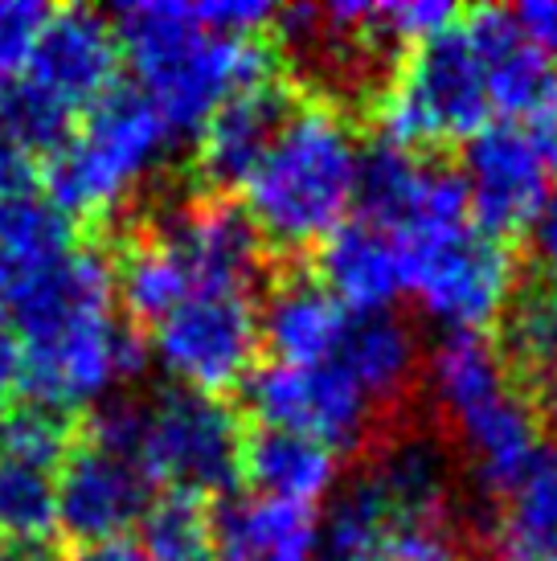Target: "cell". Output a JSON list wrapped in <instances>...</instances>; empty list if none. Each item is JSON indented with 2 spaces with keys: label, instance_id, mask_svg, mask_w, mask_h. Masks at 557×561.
Here are the masks:
<instances>
[{
  "label": "cell",
  "instance_id": "obj_38",
  "mask_svg": "<svg viewBox=\"0 0 557 561\" xmlns=\"http://www.w3.org/2000/svg\"><path fill=\"white\" fill-rule=\"evenodd\" d=\"M528 299L549 316V324L557 328V250L542 254V275H537V287L528 291Z\"/></svg>",
  "mask_w": 557,
  "mask_h": 561
},
{
  "label": "cell",
  "instance_id": "obj_30",
  "mask_svg": "<svg viewBox=\"0 0 557 561\" xmlns=\"http://www.w3.org/2000/svg\"><path fill=\"white\" fill-rule=\"evenodd\" d=\"M78 115L54 103L49 94H42L30 82H16L9 87V99H4V111H0V131L30 157V152H54L70 140Z\"/></svg>",
  "mask_w": 557,
  "mask_h": 561
},
{
  "label": "cell",
  "instance_id": "obj_27",
  "mask_svg": "<svg viewBox=\"0 0 557 561\" xmlns=\"http://www.w3.org/2000/svg\"><path fill=\"white\" fill-rule=\"evenodd\" d=\"M111 266H115V304L139 324L164 320L181 299L193 296V283L181 263L148 230L132 238Z\"/></svg>",
  "mask_w": 557,
  "mask_h": 561
},
{
  "label": "cell",
  "instance_id": "obj_9",
  "mask_svg": "<svg viewBox=\"0 0 557 561\" xmlns=\"http://www.w3.org/2000/svg\"><path fill=\"white\" fill-rule=\"evenodd\" d=\"M247 405L259 426L316 438L332 451L361 447L373 431L377 405L356 390V381L337 365H278L263 360L247 377Z\"/></svg>",
  "mask_w": 557,
  "mask_h": 561
},
{
  "label": "cell",
  "instance_id": "obj_35",
  "mask_svg": "<svg viewBox=\"0 0 557 561\" xmlns=\"http://www.w3.org/2000/svg\"><path fill=\"white\" fill-rule=\"evenodd\" d=\"M521 127H525V136L533 140V148L542 152L545 169L554 172V181H557V99L545 111H537L533 119H525Z\"/></svg>",
  "mask_w": 557,
  "mask_h": 561
},
{
  "label": "cell",
  "instance_id": "obj_21",
  "mask_svg": "<svg viewBox=\"0 0 557 561\" xmlns=\"http://www.w3.org/2000/svg\"><path fill=\"white\" fill-rule=\"evenodd\" d=\"M320 520L311 508L266 500L254 492L214 508V561H316Z\"/></svg>",
  "mask_w": 557,
  "mask_h": 561
},
{
  "label": "cell",
  "instance_id": "obj_23",
  "mask_svg": "<svg viewBox=\"0 0 557 561\" xmlns=\"http://www.w3.org/2000/svg\"><path fill=\"white\" fill-rule=\"evenodd\" d=\"M242 476H247L254 496L316 508L320 500L337 496L341 459H337L332 447L316 443V438L259 426L242 443Z\"/></svg>",
  "mask_w": 557,
  "mask_h": 561
},
{
  "label": "cell",
  "instance_id": "obj_25",
  "mask_svg": "<svg viewBox=\"0 0 557 561\" xmlns=\"http://www.w3.org/2000/svg\"><path fill=\"white\" fill-rule=\"evenodd\" d=\"M75 242V221L37 188H21L0 202V291L62 263Z\"/></svg>",
  "mask_w": 557,
  "mask_h": 561
},
{
  "label": "cell",
  "instance_id": "obj_14",
  "mask_svg": "<svg viewBox=\"0 0 557 561\" xmlns=\"http://www.w3.org/2000/svg\"><path fill=\"white\" fill-rule=\"evenodd\" d=\"M124 49L115 37L107 13H94L82 4L54 9L42 42L25 66V82L62 103L70 115H87L94 103H103L120 82Z\"/></svg>",
  "mask_w": 557,
  "mask_h": 561
},
{
  "label": "cell",
  "instance_id": "obj_32",
  "mask_svg": "<svg viewBox=\"0 0 557 561\" xmlns=\"http://www.w3.org/2000/svg\"><path fill=\"white\" fill-rule=\"evenodd\" d=\"M370 561H467L451 520H410L394 525Z\"/></svg>",
  "mask_w": 557,
  "mask_h": 561
},
{
  "label": "cell",
  "instance_id": "obj_31",
  "mask_svg": "<svg viewBox=\"0 0 557 561\" xmlns=\"http://www.w3.org/2000/svg\"><path fill=\"white\" fill-rule=\"evenodd\" d=\"M0 451L58 471L62 459L70 455V422H66V414L46 410V405H16L4 422Z\"/></svg>",
  "mask_w": 557,
  "mask_h": 561
},
{
  "label": "cell",
  "instance_id": "obj_6",
  "mask_svg": "<svg viewBox=\"0 0 557 561\" xmlns=\"http://www.w3.org/2000/svg\"><path fill=\"white\" fill-rule=\"evenodd\" d=\"M402 259V296L431 324L451 332H488L516 304L521 266L504 238L480 230L476 221H451L434 230L394 238Z\"/></svg>",
  "mask_w": 557,
  "mask_h": 561
},
{
  "label": "cell",
  "instance_id": "obj_20",
  "mask_svg": "<svg viewBox=\"0 0 557 561\" xmlns=\"http://www.w3.org/2000/svg\"><path fill=\"white\" fill-rule=\"evenodd\" d=\"M316 279L349 312H389L394 299L402 296L398 242L370 221H344L337 234L316 247Z\"/></svg>",
  "mask_w": 557,
  "mask_h": 561
},
{
  "label": "cell",
  "instance_id": "obj_26",
  "mask_svg": "<svg viewBox=\"0 0 557 561\" xmlns=\"http://www.w3.org/2000/svg\"><path fill=\"white\" fill-rule=\"evenodd\" d=\"M488 549L492 561H557V451L500 500Z\"/></svg>",
  "mask_w": 557,
  "mask_h": 561
},
{
  "label": "cell",
  "instance_id": "obj_16",
  "mask_svg": "<svg viewBox=\"0 0 557 561\" xmlns=\"http://www.w3.org/2000/svg\"><path fill=\"white\" fill-rule=\"evenodd\" d=\"M451 435H455V447L464 451V463L476 488L496 500L509 496L549 451L537 410L521 390L504 393L492 405L476 410L471 419L451 426Z\"/></svg>",
  "mask_w": 557,
  "mask_h": 561
},
{
  "label": "cell",
  "instance_id": "obj_7",
  "mask_svg": "<svg viewBox=\"0 0 557 561\" xmlns=\"http://www.w3.org/2000/svg\"><path fill=\"white\" fill-rule=\"evenodd\" d=\"M242 422L226 398L197 390H160L144 402L139 463L164 492L217 496L242 476Z\"/></svg>",
  "mask_w": 557,
  "mask_h": 561
},
{
  "label": "cell",
  "instance_id": "obj_5",
  "mask_svg": "<svg viewBox=\"0 0 557 561\" xmlns=\"http://www.w3.org/2000/svg\"><path fill=\"white\" fill-rule=\"evenodd\" d=\"M373 115L382 127V144L410 152L451 140L467 144L476 131L496 124L484 62L464 16L406 54L377 94Z\"/></svg>",
  "mask_w": 557,
  "mask_h": 561
},
{
  "label": "cell",
  "instance_id": "obj_18",
  "mask_svg": "<svg viewBox=\"0 0 557 561\" xmlns=\"http://www.w3.org/2000/svg\"><path fill=\"white\" fill-rule=\"evenodd\" d=\"M361 480L373 496L382 500L394 525L410 520H447L451 516V492H455V471L451 455L427 431H402L389 435L373 451L370 468L361 471Z\"/></svg>",
  "mask_w": 557,
  "mask_h": 561
},
{
  "label": "cell",
  "instance_id": "obj_10",
  "mask_svg": "<svg viewBox=\"0 0 557 561\" xmlns=\"http://www.w3.org/2000/svg\"><path fill=\"white\" fill-rule=\"evenodd\" d=\"M471 205V221L496 238L528 234L533 221L557 193L554 172L545 169L521 124H488L464 144L459 164Z\"/></svg>",
  "mask_w": 557,
  "mask_h": 561
},
{
  "label": "cell",
  "instance_id": "obj_34",
  "mask_svg": "<svg viewBox=\"0 0 557 561\" xmlns=\"http://www.w3.org/2000/svg\"><path fill=\"white\" fill-rule=\"evenodd\" d=\"M509 16L528 46L537 49V54H545L549 62H557V0H525V4H512Z\"/></svg>",
  "mask_w": 557,
  "mask_h": 561
},
{
  "label": "cell",
  "instance_id": "obj_8",
  "mask_svg": "<svg viewBox=\"0 0 557 561\" xmlns=\"http://www.w3.org/2000/svg\"><path fill=\"white\" fill-rule=\"evenodd\" d=\"M148 348L181 390L226 398L259 369V304L247 291H193L156 320Z\"/></svg>",
  "mask_w": 557,
  "mask_h": 561
},
{
  "label": "cell",
  "instance_id": "obj_37",
  "mask_svg": "<svg viewBox=\"0 0 557 561\" xmlns=\"http://www.w3.org/2000/svg\"><path fill=\"white\" fill-rule=\"evenodd\" d=\"M16 381H21V341L0 312V393H9Z\"/></svg>",
  "mask_w": 557,
  "mask_h": 561
},
{
  "label": "cell",
  "instance_id": "obj_40",
  "mask_svg": "<svg viewBox=\"0 0 557 561\" xmlns=\"http://www.w3.org/2000/svg\"><path fill=\"white\" fill-rule=\"evenodd\" d=\"M13 414V405H9V393H0V435H4V422Z\"/></svg>",
  "mask_w": 557,
  "mask_h": 561
},
{
  "label": "cell",
  "instance_id": "obj_3",
  "mask_svg": "<svg viewBox=\"0 0 557 561\" xmlns=\"http://www.w3.org/2000/svg\"><path fill=\"white\" fill-rule=\"evenodd\" d=\"M361 157V136L337 103H299L238 185L259 238L304 250L337 234L356 205Z\"/></svg>",
  "mask_w": 557,
  "mask_h": 561
},
{
  "label": "cell",
  "instance_id": "obj_17",
  "mask_svg": "<svg viewBox=\"0 0 557 561\" xmlns=\"http://www.w3.org/2000/svg\"><path fill=\"white\" fill-rule=\"evenodd\" d=\"M471 46L484 62L492 115L500 124H525L557 99V62L516 33L509 9H476L464 16Z\"/></svg>",
  "mask_w": 557,
  "mask_h": 561
},
{
  "label": "cell",
  "instance_id": "obj_1",
  "mask_svg": "<svg viewBox=\"0 0 557 561\" xmlns=\"http://www.w3.org/2000/svg\"><path fill=\"white\" fill-rule=\"evenodd\" d=\"M115 266L91 247L0 291L21 341V390L33 405L70 414L103 405L148 365V344L115 312Z\"/></svg>",
  "mask_w": 557,
  "mask_h": 561
},
{
  "label": "cell",
  "instance_id": "obj_4",
  "mask_svg": "<svg viewBox=\"0 0 557 561\" xmlns=\"http://www.w3.org/2000/svg\"><path fill=\"white\" fill-rule=\"evenodd\" d=\"M172 131L139 91H115L75 124L46 157V193L66 218H111L156 176Z\"/></svg>",
  "mask_w": 557,
  "mask_h": 561
},
{
  "label": "cell",
  "instance_id": "obj_36",
  "mask_svg": "<svg viewBox=\"0 0 557 561\" xmlns=\"http://www.w3.org/2000/svg\"><path fill=\"white\" fill-rule=\"evenodd\" d=\"M21 188H30V157L0 131V202Z\"/></svg>",
  "mask_w": 557,
  "mask_h": 561
},
{
  "label": "cell",
  "instance_id": "obj_15",
  "mask_svg": "<svg viewBox=\"0 0 557 561\" xmlns=\"http://www.w3.org/2000/svg\"><path fill=\"white\" fill-rule=\"evenodd\" d=\"M299 107L278 79H266L259 87L238 91L230 103L214 111V119L197 136V172L214 188H238L250 176V169L263 160L278 127L292 119Z\"/></svg>",
  "mask_w": 557,
  "mask_h": 561
},
{
  "label": "cell",
  "instance_id": "obj_11",
  "mask_svg": "<svg viewBox=\"0 0 557 561\" xmlns=\"http://www.w3.org/2000/svg\"><path fill=\"white\" fill-rule=\"evenodd\" d=\"M148 234L169 250L193 291H247L263 271V238L230 197H189L160 209Z\"/></svg>",
  "mask_w": 557,
  "mask_h": 561
},
{
  "label": "cell",
  "instance_id": "obj_33",
  "mask_svg": "<svg viewBox=\"0 0 557 561\" xmlns=\"http://www.w3.org/2000/svg\"><path fill=\"white\" fill-rule=\"evenodd\" d=\"M46 4L37 0H0V79L33 62V49L49 25Z\"/></svg>",
  "mask_w": 557,
  "mask_h": 561
},
{
  "label": "cell",
  "instance_id": "obj_22",
  "mask_svg": "<svg viewBox=\"0 0 557 561\" xmlns=\"http://www.w3.org/2000/svg\"><path fill=\"white\" fill-rule=\"evenodd\" d=\"M418 377H422V390L431 398L434 414L447 426H459L476 410L516 390V377H512L500 344H492L480 332H451V336H443L422 357V374Z\"/></svg>",
  "mask_w": 557,
  "mask_h": 561
},
{
  "label": "cell",
  "instance_id": "obj_2",
  "mask_svg": "<svg viewBox=\"0 0 557 561\" xmlns=\"http://www.w3.org/2000/svg\"><path fill=\"white\" fill-rule=\"evenodd\" d=\"M111 25L136 75V91L152 103L172 140L202 136L221 103L275 79V58L263 37L214 33L181 0H136L115 9Z\"/></svg>",
  "mask_w": 557,
  "mask_h": 561
},
{
  "label": "cell",
  "instance_id": "obj_24",
  "mask_svg": "<svg viewBox=\"0 0 557 561\" xmlns=\"http://www.w3.org/2000/svg\"><path fill=\"white\" fill-rule=\"evenodd\" d=\"M332 365L353 377L356 390L382 410V405L402 402L406 390L418 381V374H422V353H418L414 328L406 324L402 316L353 312Z\"/></svg>",
  "mask_w": 557,
  "mask_h": 561
},
{
  "label": "cell",
  "instance_id": "obj_13",
  "mask_svg": "<svg viewBox=\"0 0 557 561\" xmlns=\"http://www.w3.org/2000/svg\"><path fill=\"white\" fill-rule=\"evenodd\" d=\"M156 500V480L136 455L99 443L70 447L58 468V529L78 546L124 541Z\"/></svg>",
  "mask_w": 557,
  "mask_h": 561
},
{
  "label": "cell",
  "instance_id": "obj_28",
  "mask_svg": "<svg viewBox=\"0 0 557 561\" xmlns=\"http://www.w3.org/2000/svg\"><path fill=\"white\" fill-rule=\"evenodd\" d=\"M58 533V471L0 451V537L42 549Z\"/></svg>",
  "mask_w": 557,
  "mask_h": 561
},
{
  "label": "cell",
  "instance_id": "obj_39",
  "mask_svg": "<svg viewBox=\"0 0 557 561\" xmlns=\"http://www.w3.org/2000/svg\"><path fill=\"white\" fill-rule=\"evenodd\" d=\"M66 561H144L132 541H107V546H78Z\"/></svg>",
  "mask_w": 557,
  "mask_h": 561
},
{
  "label": "cell",
  "instance_id": "obj_12",
  "mask_svg": "<svg viewBox=\"0 0 557 561\" xmlns=\"http://www.w3.org/2000/svg\"><path fill=\"white\" fill-rule=\"evenodd\" d=\"M356 209H361V221L394 238L471 218L459 169H447L439 160H427L422 152L394 148V144H377L361 157Z\"/></svg>",
  "mask_w": 557,
  "mask_h": 561
},
{
  "label": "cell",
  "instance_id": "obj_29",
  "mask_svg": "<svg viewBox=\"0 0 557 561\" xmlns=\"http://www.w3.org/2000/svg\"><path fill=\"white\" fill-rule=\"evenodd\" d=\"M136 529L144 561H214V513L202 496L156 492Z\"/></svg>",
  "mask_w": 557,
  "mask_h": 561
},
{
  "label": "cell",
  "instance_id": "obj_19",
  "mask_svg": "<svg viewBox=\"0 0 557 561\" xmlns=\"http://www.w3.org/2000/svg\"><path fill=\"white\" fill-rule=\"evenodd\" d=\"M349 308L311 275H287L266 291L259 308L263 348L278 365H332L349 328Z\"/></svg>",
  "mask_w": 557,
  "mask_h": 561
},
{
  "label": "cell",
  "instance_id": "obj_41",
  "mask_svg": "<svg viewBox=\"0 0 557 561\" xmlns=\"http://www.w3.org/2000/svg\"><path fill=\"white\" fill-rule=\"evenodd\" d=\"M21 558V553H16L13 546H9V541H4V537H0V561H16Z\"/></svg>",
  "mask_w": 557,
  "mask_h": 561
}]
</instances>
